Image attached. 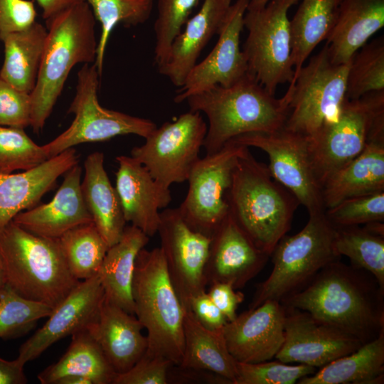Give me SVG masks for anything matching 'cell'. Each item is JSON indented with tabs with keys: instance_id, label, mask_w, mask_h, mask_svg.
<instances>
[{
	"instance_id": "12",
	"label": "cell",
	"mask_w": 384,
	"mask_h": 384,
	"mask_svg": "<svg viewBox=\"0 0 384 384\" xmlns=\"http://www.w3.org/2000/svg\"><path fill=\"white\" fill-rule=\"evenodd\" d=\"M207 124L198 112H189L156 127L144 144L134 146L131 156L144 165L161 185L170 188L188 180L200 159Z\"/></svg>"
},
{
	"instance_id": "7",
	"label": "cell",
	"mask_w": 384,
	"mask_h": 384,
	"mask_svg": "<svg viewBox=\"0 0 384 384\" xmlns=\"http://www.w3.org/2000/svg\"><path fill=\"white\" fill-rule=\"evenodd\" d=\"M334 226L324 211L309 214L305 226L294 235H284L272 254V270L261 282L250 305L267 300L281 302L304 287L316 274L338 258L334 248Z\"/></svg>"
},
{
	"instance_id": "23",
	"label": "cell",
	"mask_w": 384,
	"mask_h": 384,
	"mask_svg": "<svg viewBox=\"0 0 384 384\" xmlns=\"http://www.w3.org/2000/svg\"><path fill=\"white\" fill-rule=\"evenodd\" d=\"M76 150L70 148L39 166L20 173H0V230L19 213L37 206L56 185L58 178L78 164Z\"/></svg>"
},
{
	"instance_id": "50",
	"label": "cell",
	"mask_w": 384,
	"mask_h": 384,
	"mask_svg": "<svg viewBox=\"0 0 384 384\" xmlns=\"http://www.w3.org/2000/svg\"><path fill=\"white\" fill-rule=\"evenodd\" d=\"M42 10V17L46 21L58 13L85 0H34Z\"/></svg>"
},
{
	"instance_id": "24",
	"label": "cell",
	"mask_w": 384,
	"mask_h": 384,
	"mask_svg": "<svg viewBox=\"0 0 384 384\" xmlns=\"http://www.w3.org/2000/svg\"><path fill=\"white\" fill-rule=\"evenodd\" d=\"M143 329L134 314L105 297L97 319L86 328L117 375L129 370L146 352L148 341Z\"/></svg>"
},
{
	"instance_id": "25",
	"label": "cell",
	"mask_w": 384,
	"mask_h": 384,
	"mask_svg": "<svg viewBox=\"0 0 384 384\" xmlns=\"http://www.w3.org/2000/svg\"><path fill=\"white\" fill-rule=\"evenodd\" d=\"M231 4V0H203L173 41L166 61L158 67L159 73L181 87L203 49L218 33Z\"/></svg>"
},
{
	"instance_id": "16",
	"label": "cell",
	"mask_w": 384,
	"mask_h": 384,
	"mask_svg": "<svg viewBox=\"0 0 384 384\" xmlns=\"http://www.w3.org/2000/svg\"><path fill=\"white\" fill-rule=\"evenodd\" d=\"M247 5V0H236L231 4L218 33L215 46L191 70L174 99L175 102L181 103L188 97L215 85L229 87L248 73L247 61L240 46Z\"/></svg>"
},
{
	"instance_id": "39",
	"label": "cell",
	"mask_w": 384,
	"mask_h": 384,
	"mask_svg": "<svg viewBox=\"0 0 384 384\" xmlns=\"http://www.w3.org/2000/svg\"><path fill=\"white\" fill-rule=\"evenodd\" d=\"M52 310L45 304L18 295L7 286L0 298V338H14L28 334Z\"/></svg>"
},
{
	"instance_id": "28",
	"label": "cell",
	"mask_w": 384,
	"mask_h": 384,
	"mask_svg": "<svg viewBox=\"0 0 384 384\" xmlns=\"http://www.w3.org/2000/svg\"><path fill=\"white\" fill-rule=\"evenodd\" d=\"M84 169L82 194L93 223L110 247L120 240L126 221L116 188L105 171L103 153L90 154Z\"/></svg>"
},
{
	"instance_id": "32",
	"label": "cell",
	"mask_w": 384,
	"mask_h": 384,
	"mask_svg": "<svg viewBox=\"0 0 384 384\" xmlns=\"http://www.w3.org/2000/svg\"><path fill=\"white\" fill-rule=\"evenodd\" d=\"M383 378L384 330L355 351L331 361L297 383L377 384L383 383Z\"/></svg>"
},
{
	"instance_id": "14",
	"label": "cell",
	"mask_w": 384,
	"mask_h": 384,
	"mask_svg": "<svg viewBox=\"0 0 384 384\" xmlns=\"http://www.w3.org/2000/svg\"><path fill=\"white\" fill-rule=\"evenodd\" d=\"M230 141L265 151L269 157L267 166L272 176L294 195L309 214L325 211L306 137L282 128L270 133L245 134Z\"/></svg>"
},
{
	"instance_id": "19",
	"label": "cell",
	"mask_w": 384,
	"mask_h": 384,
	"mask_svg": "<svg viewBox=\"0 0 384 384\" xmlns=\"http://www.w3.org/2000/svg\"><path fill=\"white\" fill-rule=\"evenodd\" d=\"M284 307L276 300H267L237 315L223 329L229 352L240 363L274 358L284 340Z\"/></svg>"
},
{
	"instance_id": "36",
	"label": "cell",
	"mask_w": 384,
	"mask_h": 384,
	"mask_svg": "<svg viewBox=\"0 0 384 384\" xmlns=\"http://www.w3.org/2000/svg\"><path fill=\"white\" fill-rule=\"evenodd\" d=\"M68 268L82 281L98 274L109 248L93 222L74 228L58 238Z\"/></svg>"
},
{
	"instance_id": "53",
	"label": "cell",
	"mask_w": 384,
	"mask_h": 384,
	"mask_svg": "<svg viewBox=\"0 0 384 384\" xmlns=\"http://www.w3.org/2000/svg\"><path fill=\"white\" fill-rule=\"evenodd\" d=\"M248 6L262 7L265 6L270 0H247Z\"/></svg>"
},
{
	"instance_id": "48",
	"label": "cell",
	"mask_w": 384,
	"mask_h": 384,
	"mask_svg": "<svg viewBox=\"0 0 384 384\" xmlns=\"http://www.w3.org/2000/svg\"><path fill=\"white\" fill-rule=\"evenodd\" d=\"M207 292L215 305L220 310L228 321H231L237 316L236 310L243 301L244 294L229 283L213 282Z\"/></svg>"
},
{
	"instance_id": "3",
	"label": "cell",
	"mask_w": 384,
	"mask_h": 384,
	"mask_svg": "<svg viewBox=\"0 0 384 384\" xmlns=\"http://www.w3.org/2000/svg\"><path fill=\"white\" fill-rule=\"evenodd\" d=\"M229 213L262 252L271 255L291 228L297 198L271 175L245 146L225 193Z\"/></svg>"
},
{
	"instance_id": "40",
	"label": "cell",
	"mask_w": 384,
	"mask_h": 384,
	"mask_svg": "<svg viewBox=\"0 0 384 384\" xmlns=\"http://www.w3.org/2000/svg\"><path fill=\"white\" fill-rule=\"evenodd\" d=\"M49 159L24 129L0 125V173L32 169Z\"/></svg>"
},
{
	"instance_id": "26",
	"label": "cell",
	"mask_w": 384,
	"mask_h": 384,
	"mask_svg": "<svg viewBox=\"0 0 384 384\" xmlns=\"http://www.w3.org/2000/svg\"><path fill=\"white\" fill-rule=\"evenodd\" d=\"M384 26V0H339L334 26L326 39L334 64H346Z\"/></svg>"
},
{
	"instance_id": "41",
	"label": "cell",
	"mask_w": 384,
	"mask_h": 384,
	"mask_svg": "<svg viewBox=\"0 0 384 384\" xmlns=\"http://www.w3.org/2000/svg\"><path fill=\"white\" fill-rule=\"evenodd\" d=\"M201 0H157L154 24V62L157 67L166 60L171 43L189 19Z\"/></svg>"
},
{
	"instance_id": "33",
	"label": "cell",
	"mask_w": 384,
	"mask_h": 384,
	"mask_svg": "<svg viewBox=\"0 0 384 384\" xmlns=\"http://www.w3.org/2000/svg\"><path fill=\"white\" fill-rule=\"evenodd\" d=\"M70 375L87 378L92 384H113L117 375L86 329L72 335L65 353L39 373L37 378L41 384H55L62 378Z\"/></svg>"
},
{
	"instance_id": "9",
	"label": "cell",
	"mask_w": 384,
	"mask_h": 384,
	"mask_svg": "<svg viewBox=\"0 0 384 384\" xmlns=\"http://www.w3.org/2000/svg\"><path fill=\"white\" fill-rule=\"evenodd\" d=\"M300 0H270L265 6L247 5L243 46L248 74L270 94L294 78L289 9Z\"/></svg>"
},
{
	"instance_id": "37",
	"label": "cell",
	"mask_w": 384,
	"mask_h": 384,
	"mask_svg": "<svg viewBox=\"0 0 384 384\" xmlns=\"http://www.w3.org/2000/svg\"><path fill=\"white\" fill-rule=\"evenodd\" d=\"M101 25L95 64L101 75L108 39L119 23L137 26L149 18L154 0H85Z\"/></svg>"
},
{
	"instance_id": "46",
	"label": "cell",
	"mask_w": 384,
	"mask_h": 384,
	"mask_svg": "<svg viewBox=\"0 0 384 384\" xmlns=\"http://www.w3.org/2000/svg\"><path fill=\"white\" fill-rule=\"evenodd\" d=\"M36 15L33 0H0V41L6 34L31 26Z\"/></svg>"
},
{
	"instance_id": "4",
	"label": "cell",
	"mask_w": 384,
	"mask_h": 384,
	"mask_svg": "<svg viewBox=\"0 0 384 384\" xmlns=\"http://www.w3.org/2000/svg\"><path fill=\"white\" fill-rule=\"evenodd\" d=\"M47 37L34 89L30 93L31 124L38 133L60 95L72 68L94 63L96 19L84 1L45 21Z\"/></svg>"
},
{
	"instance_id": "49",
	"label": "cell",
	"mask_w": 384,
	"mask_h": 384,
	"mask_svg": "<svg viewBox=\"0 0 384 384\" xmlns=\"http://www.w3.org/2000/svg\"><path fill=\"white\" fill-rule=\"evenodd\" d=\"M24 366L17 358L13 361L0 358V384L27 383Z\"/></svg>"
},
{
	"instance_id": "35",
	"label": "cell",
	"mask_w": 384,
	"mask_h": 384,
	"mask_svg": "<svg viewBox=\"0 0 384 384\" xmlns=\"http://www.w3.org/2000/svg\"><path fill=\"white\" fill-rule=\"evenodd\" d=\"M334 248L338 257H348L352 265L372 274L384 289V235L366 225L334 226Z\"/></svg>"
},
{
	"instance_id": "43",
	"label": "cell",
	"mask_w": 384,
	"mask_h": 384,
	"mask_svg": "<svg viewBox=\"0 0 384 384\" xmlns=\"http://www.w3.org/2000/svg\"><path fill=\"white\" fill-rule=\"evenodd\" d=\"M324 213L334 226L384 222V191L346 198Z\"/></svg>"
},
{
	"instance_id": "45",
	"label": "cell",
	"mask_w": 384,
	"mask_h": 384,
	"mask_svg": "<svg viewBox=\"0 0 384 384\" xmlns=\"http://www.w3.org/2000/svg\"><path fill=\"white\" fill-rule=\"evenodd\" d=\"M172 366L171 361L146 351L129 370L116 375L113 384H166Z\"/></svg>"
},
{
	"instance_id": "5",
	"label": "cell",
	"mask_w": 384,
	"mask_h": 384,
	"mask_svg": "<svg viewBox=\"0 0 384 384\" xmlns=\"http://www.w3.org/2000/svg\"><path fill=\"white\" fill-rule=\"evenodd\" d=\"M0 267L14 292L53 309L80 282L70 272L58 239L36 235L13 220L0 230Z\"/></svg>"
},
{
	"instance_id": "21",
	"label": "cell",
	"mask_w": 384,
	"mask_h": 384,
	"mask_svg": "<svg viewBox=\"0 0 384 384\" xmlns=\"http://www.w3.org/2000/svg\"><path fill=\"white\" fill-rule=\"evenodd\" d=\"M116 160L115 188L124 220L152 237L158 230L159 210L166 208L172 200L170 188L158 183L133 157L122 155Z\"/></svg>"
},
{
	"instance_id": "51",
	"label": "cell",
	"mask_w": 384,
	"mask_h": 384,
	"mask_svg": "<svg viewBox=\"0 0 384 384\" xmlns=\"http://www.w3.org/2000/svg\"><path fill=\"white\" fill-rule=\"evenodd\" d=\"M55 384H92V381L80 375H70L62 378Z\"/></svg>"
},
{
	"instance_id": "6",
	"label": "cell",
	"mask_w": 384,
	"mask_h": 384,
	"mask_svg": "<svg viewBox=\"0 0 384 384\" xmlns=\"http://www.w3.org/2000/svg\"><path fill=\"white\" fill-rule=\"evenodd\" d=\"M134 314L147 331L146 351L181 363L184 346V307L170 279L161 247L142 249L132 284Z\"/></svg>"
},
{
	"instance_id": "22",
	"label": "cell",
	"mask_w": 384,
	"mask_h": 384,
	"mask_svg": "<svg viewBox=\"0 0 384 384\" xmlns=\"http://www.w3.org/2000/svg\"><path fill=\"white\" fill-rule=\"evenodd\" d=\"M82 168L65 174L52 200L17 214L13 221L36 235L58 239L68 230L92 222L81 191Z\"/></svg>"
},
{
	"instance_id": "18",
	"label": "cell",
	"mask_w": 384,
	"mask_h": 384,
	"mask_svg": "<svg viewBox=\"0 0 384 384\" xmlns=\"http://www.w3.org/2000/svg\"><path fill=\"white\" fill-rule=\"evenodd\" d=\"M104 297L97 274L80 281L53 309L43 326L21 344L17 358L25 365L59 340L86 329L97 319Z\"/></svg>"
},
{
	"instance_id": "11",
	"label": "cell",
	"mask_w": 384,
	"mask_h": 384,
	"mask_svg": "<svg viewBox=\"0 0 384 384\" xmlns=\"http://www.w3.org/2000/svg\"><path fill=\"white\" fill-rule=\"evenodd\" d=\"M100 75L97 66L83 64L78 73L75 94L68 110L75 118L70 126L43 145L48 159L74 146L135 134L146 138L157 127L151 120L106 109L98 101Z\"/></svg>"
},
{
	"instance_id": "13",
	"label": "cell",
	"mask_w": 384,
	"mask_h": 384,
	"mask_svg": "<svg viewBox=\"0 0 384 384\" xmlns=\"http://www.w3.org/2000/svg\"><path fill=\"white\" fill-rule=\"evenodd\" d=\"M245 146L230 141L218 151L200 158L192 168L188 192L178 209L193 230L210 238L228 214L225 193Z\"/></svg>"
},
{
	"instance_id": "42",
	"label": "cell",
	"mask_w": 384,
	"mask_h": 384,
	"mask_svg": "<svg viewBox=\"0 0 384 384\" xmlns=\"http://www.w3.org/2000/svg\"><path fill=\"white\" fill-rule=\"evenodd\" d=\"M237 368L235 384H294L316 371L315 367L277 360L254 363L237 362Z\"/></svg>"
},
{
	"instance_id": "29",
	"label": "cell",
	"mask_w": 384,
	"mask_h": 384,
	"mask_svg": "<svg viewBox=\"0 0 384 384\" xmlns=\"http://www.w3.org/2000/svg\"><path fill=\"white\" fill-rule=\"evenodd\" d=\"M223 329L213 330L205 327L189 308H184V346L178 366L208 371L228 383L235 384L238 376L237 361L229 352Z\"/></svg>"
},
{
	"instance_id": "44",
	"label": "cell",
	"mask_w": 384,
	"mask_h": 384,
	"mask_svg": "<svg viewBox=\"0 0 384 384\" xmlns=\"http://www.w3.org/2000/svg\"><path fill=\"white\" fill-rule=\"evenodd\" d=\"M31 112L30 94L0 78V125L24 129L30 126Z\"/></svg>"
},
{
	"instance_id": "17",
	"label": "cell",
	"mask_w": 384,
	"mask_h": 384,
	"mask_svg": "<svg viewBox=\"0 0 384 384\" xmlns=\"http://www.w3.org/2000/svg\"><path fill=\"white\" fill-rule=\"evenodd\" d=\"M284 309V340L274 357L277 361L317 368L355 351L363 344L317 321L304 311L290 307Z\"/></svg>"
},
{
	"instance_id": "30",
	"label": "cell",
	"mask_w": 384,
	"mask_h": 384,
	"mask_svg": "<svg viewBox=\"0 0 384 384\" xmlns=\"http://www.w3.org/2000/svg\"><path fill=\"white\" fill-rule=\"evenodd\" d=\"M149 237L135 226H126L120 240L110 247L98 272L105 297L134 314L132 284L135 260Z\"/></svg>"
},
{
	"instance_id": "8",
	"label": "cell",
	"mask_w": 384,
	"mask_h": 384,
	"mask_svg": "<svg viewBox=\"0 0 384 384\" xmlns=\"http://www.w3.org/2000/svg\"><path fill=\"white\" fill-rule=\"evenodd\" d=\"M381 134H384V90L347 99L334 120L312 137H306L311 165L321 188L332 174Z\"/></svg>"
},
{
	"instance_id": "34",
	"label": "cell",
	"mask_w": 384,
	"mask_h": 384,
	"mask_svg": "<svg viewBox=\"0 0 384 384\" xmlns=\"http://www.w3.org/2000/svg\"><path fill=\"white\" fill-rule=\"evenodd\" d=\"M339 0H302L289 21L294 83L312 50L331 33L337 16Z\"/></svg>"
},
{
	"instance_id": "31",
	"label": "cell",
	"mask_w": 384,
	"mask_h": 384,
	"mask_svg": "<svg viewBox=\"0 0 384 384\" xmlns=\"http://www.w3.org/2000/svg\"><path fill=\"white\" fill-rule=\"evenodd\" d=\"M47 28L35 21L2 39L4 59L0 78L15 88L31 93L36 83L47 37Z\"/></svg>"
},
{
	"instance_id": "2",
	"label": "cell",
	"mask_w": 384,
	"mask_h": 384,
	"mask_svg": "<svg viewBox=\"0 0 384 384\" xmlns=\"http://www.w3.org/2000/svg\"><path fill=\"white\" fill-rule=\"evenodd\" d=\"M292 88L276 98L248 73L229 87L215 85L188 97L189 109L203 112L208 125L203 147L218 151L234 138L248 133H270L284 126Z\"/></svg>"
},
{
	"instance_id": "10",
	"label": "cell",
	"mask_w": 384,
	"mask_h": 384,
	"mask_svg": "<svg viewBox=\"0 0 384 384\" xmlns=\"http://www.w3.org/2000/svg\"><path fill=\"white\" fill-rule=\"evenodd\" d=\"M350 62L333 63L326 43L302 68L294 83H289L292 95L283 128L310 138L334 120L348 99Z\"/></svg>"
},
{
	"instance_id": "15",
	"label": "cell",
	"mask_w": 384,
	"mask_h": 384,
	"mask_svg": "<svg viewBox=\"0 0 384 384\" xmlns=\"http://www.w3.org/2000/svg\"><path fill=\"white\" fill-rule=\"evenodd\" d=\"M157 233L170 279L186 308L189 299L208 284L205 267L211 238L191 228L178 208L160 212Z\"/></svg>"
},
{
	"instance_id": "27",
	"label": "cell",
	"mask_w": 384,
	"mask_h": 384,
	"mask_svg": "<svg viewBox=\"0 0 384 384\" xmlns=\"http://www.w3.org/2000/svg\"><path fill=\"white\" fill-rule=\"evenodd\" d=\"M384 191V134L373 138L363 151L332 174L321 186L325 210L351 197Z\"/></svg>"
},
{
	"instance_id": "20",
	"label": "cell",
	"mask_w": 384,
	"mask_h": 384,
	"mask_svg": "<svg viewBox=\"0 0 384 384\" xmlns=\"http://www.w3.org/2000/svg\"><path fill=\"white\" fill-rule=\"evenodd\" d=\"M210 238L205 267L207 284L226 282L240 289L262 270L270 257L255 245L229 212Z\"/></svg>"
},
{
	"instance_id": "1",
	"label": "cell",
	"mask_w": 384,
	"mask_h": 384,
	"mask_svg": "<svg viewBox=\"0 0 384 384\" xmlns=\"http://www.w3.org/2000/svg\"><path fill=\"white\" fill-rule=\"evenodd\" d=\"M383 298L372 274L336 259L281 303L365 343L384 330Z\"/></svg>"
},
{
	"instance_id": "52",
	"label": "cell",
	"mask_w": 384,
	"mask_h": 384,
	"mask_svg": "<svg viewBox=\"0 0 384 384\" xmlns=\"http://www.w3.org/2000/svg\"><path fill=\"white\" fill-rule=\"evenodd\" d=\"M7 287L6 278L2 269L0 267V298Z\"/></svg>"
},
{
	"instance_id": "47",
	"label": "cell",
	"mask_w": 384,
	"mask_h": 384,
	"mask_svg": "<svg viewBox=\"0 0 384 384\" xmlns=\"http://www.w3.org/2000/svg\"><path fill=\"white\" fill-rule=\"evenodd\" d=\"M186 308H189L196 319L209 329H221L228 322L206 290L192 296Z\"/></svg>"
},
{
	"instance_id": "38",
	"label": "cell",
	"mask_w": 384,
	"mask_h": 384,
	"mask_svg": "<svg viewBox=\"0 0 384 384\" xmlns=\"http://www.w3.org/2000/svg\"><path fill=\"white\" fill-rule=\"evenodd\" d=\"M384 90V40L365 44L352 57L347 76L348 99Z\"/></svg>"
}]
</instances>
